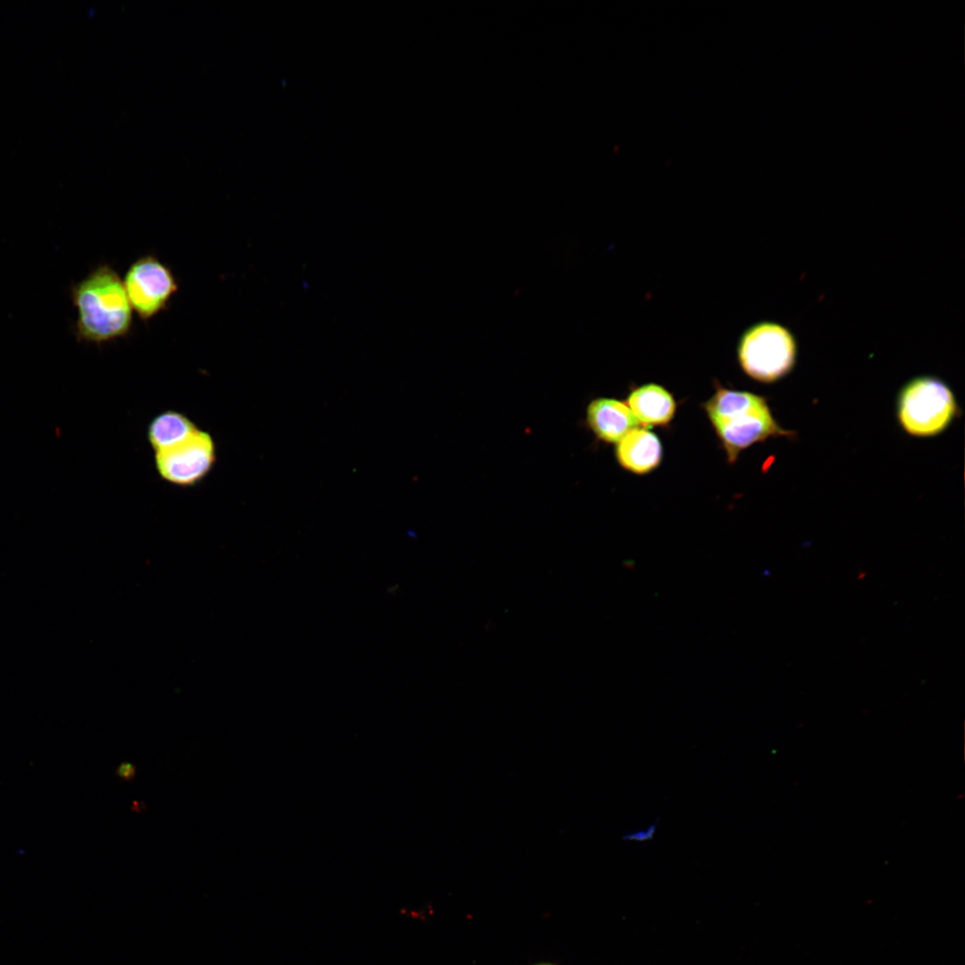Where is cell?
<instances>
[{
  "instance_id": "cell-12",
  "label": "cell",
  "mask_w": 965,
  "mask_h": 965,
  "mask_svg": "<svg viewBox=\"0 0 965 965\" xmlns=\"http://www.w3.org/2000/svg\"><path fill=\"white\" fill-rule=\"evenodd\" d=\"M137 772V767L135 764L125 761L122 762L117 768L115 775L122 780L131 781L135 778Z\"/></svg>"
},
{
  "instance_id": "cell-7",
  "label": "cell",
  "mask_w": 965,
  "mask_h": 965,
  "mask_svg": "<svg viewBox=\"0 0 965 965\" xmlns=\"http://www.w3.org/2000/svg\"><path fill=\"white\" fill-rule=\"evenodd\" d=\"M586 421L600 440L610 443L619 442L639 425L626 404L607 398L593 399L588 405Z\"/></svg>"
},
{
  "instance_id": "cell-13",
  "label": "cell",
  "mask_w": 965,
  "mask_h": 965,
  "mask_svg": "<svg viewBox=\"0 0 965 965\" xmlns=\"http://www.w3.org/2000/svg\"><path fill=\"white\" fill-rule=\"evenodd\" d=\"M540 965H550V964H540Z\"/></svg>"
},
{
  "instance_id": "cell-9",
  "label": "cell",
  "mask_w": 965,
  "mask_h": 965,
  "mask_svg": "<svg viewBox=\"0 0 965 965\" xmlns=\"http://www.w3.org/2000/svg\"><path fill=\"white\" fill-rule=\"evenodd\" d=\"M627 406L636 420L645 425H662L673 417L676 403L671 394L657 384H646L633 390Z\"/></svg>"
},
{
  "instance_id": "cell-11",
  "label": "cell",
  "mask_w": 965,
  "mask_h": 965,
  "mask_svg": "<svg viewBox=\"0 0 965 965\" xmlns=\"http://www.w3.org/2000/svg\"><path fill=\"white\" fill-rule=\"evenodd\" d=\"M657 827H658V822L655 821L654 823L649 825L647 827H645L643 829L642 828L638 829V830L630 832V833H628L626 835H624L622 836V838L625 841H633V842H638V843L648 842V841L651 840L653 838V836L655 835L656 831H657Z\"/></svg>"
},
{
  "instance_id": "cell-10",
  "label": "cell",
  "mask_w": 965,
  "mask_h": 965,
  "mask_svg": "<svg viewBox=\"0 0 965 965\" xmlns=\"http://www.w3.org/2000/svg\"><path fill=\"white\" fill-rule=\"evenodd\" d=\"M197 429L187 415L169 409L151 419L147 428V438L156 453L181 443Z\"/></svg>"
},
{
  "instance_id": "cell-3",
  "label": "cell",
  "mask_w": 965,
  "mask_h": 965,
  "mask_svg": "<svg viewBox=\"0 0 965 965\" xmlns=\"http://www.w3.org/2000/svg\"><path fill=\"white\" fill-rule=\"evenodd\" d=\"M737 356L743 370L751 378L771 382L793 368L797 342L786 327L774 322H759L741 335Z\"/></svg>"
},
{
  "instance_id": "cell-2",
  "label": "cell",
  "mask_w": 965,
  "mask_h": 965,
  "mask_svg": "<svg viewBox=\"0 0 965 965\" xmlns=\"http://www.w3.org/2000/svg\"><path fill=\"white\" fill-rule=\"evenodd\" d=\"M704 407L731 463L757 441L793 433L776 424L764 398L752 393L717 387Z\"/></svg>"
},
{
  "instance_id": "cell-1",
  "label": "cell",
  "mask_w": 965,
  "mask_h": 965,
  "mask_svg": "<svg viewBox=\"0 0 965 965\" xmlns=\"http://www.w3.org/2000/svg\"><path fill=\"white\" fill-rule=\"evenodd\" d=\"M78 311L79 340L104 343L126 337L132 327V307L122 280L108 264L98 265L71 289Z\"/></svg>"
},
{
  "instance_id": "cell-4",
  "label": "cell",
  "mask_w": 965,
  "mask_h": 965,
  "mask_svg": "<svg viewBox=\"0 0 965 965\" xmlns=\"http://www.w3.org/2000/svg\"><path fill=\"white\" fill-rule=\"evenodd\" d=\"M898 418L911 435L934 436L943 432L957 414L952 390L941 380L921 376L909 382L898 399Z\"/></svg>"
},
{
  "instance_id": "cell-8",
  "label": "cell",
  "mask_w": 965,
  "mask_h": 965,
  "mask_svg": "<svg viewBox=\"0 0 965 965\" xmlns=\"http://www.w3.org/2000/svg\"><path fill=\"white\" fill-rule=\"evenodd\" d=\"M616 456L625 469L645 474L654 469L661 459V445L651 432L636 428L617 443Z\"/></svg>"
},
{
  "instance_id": "cell-6",
  "label": "cell",
  "mask_w": 965,
  "mask_h": 965,
  "mask_svg": "<svg viewBox=\"0 0 965 965\" xmlns=\"http://www.w3.org/2000/svg\"><path fill=\"white\" fill-rule=\"evenodd\" d=\"M216 445L212 435L197 429L181 443L155 453L158 475L178 487H193L200 483L216 463Z\"/></svg>"
},
{
  "instance_id": "cell-5",
  "label": "cell",
  "mask_w": 965,
  "mask_h": 965,
  "mask_svg": "<svg viewBox=\"0 0 965 965\" xmlns=\"http://www.w3.org/2000/svg\"><path fill=\"white\" fill-rule=\"evenodd\" d=\"M122 282L132 310L143 321L164 311L178 290L171 268L151 254L135 260Z\"/></svg>"
}]
</instances>
